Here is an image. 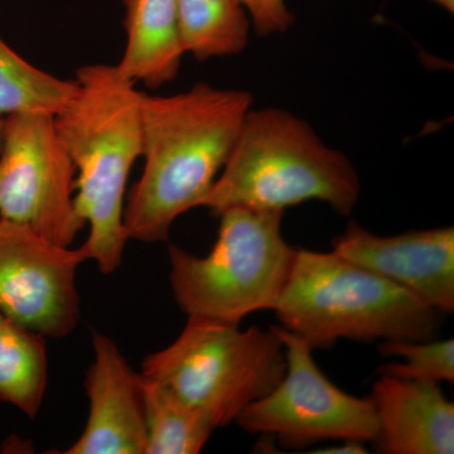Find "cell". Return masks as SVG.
Wrapping results in <instances>:
<instances>
[{
    "label": "cell",
    "mask_w": 454,
    "mask_h": 454,
    "mask_svg": "<svg viewBox=\"0 0 454 454\" xmlns=\"http://www.w3.org/2000/svg\"><path fill=\"white\" fill-rule=\"evenodd\" d=\"M252 109L250 92L205 82L168 97L143 94L145 168L122 216L129 240L167 241L179 216L201 207Z\"/></svg>",
    "instance_id": "1"
},
{
    "label": "cell",
    "mask_w": 454,
    "mask_h": 454,
    "mask_svg": "<svg viewBox=\"0 0 454 454\" xmlns=\"http://www.w3.org/2000/svg\"><path fill=\"white\" fill-rule=\"evenodd\" d=\"M77 91L57 113L56 129L76 169L74 203L89 235L80 247L86 262L112 274L122 262L125 190L131 167L142 155L145 92L124 79L115 65L82 66Z\"/></svg>",
    "instance_id": "2"
},
{
    "label": "cell",
    "mask_w": 454,
    "mask_h": 454,
    "mask_svg": "<svg viewBox=\"0 0 454 454\" xmlns=\"http://www.w3.org/2000/svg\"><path fill=\"white\" fill-rule=\"evenodd\" d=\"M360 195V176L348 155L298 116L265 107L247 113L201 207L216 216L235 207L284 212L316 200L349 216Z\"/></svg>",
    "instance_id": "3"
},
{
    "label": "cell",
    "mask_w": 454,
    "mask_h": 454,
    "mask_svg": "<svg viewBox=\"0 0 454 454\" xmlns=\"http://www.w3.org/2000/svg\"><path fill=\"white\" fill-rule=\"evenodd\" d=\"M280 327L315 348L339 340H432L438 310L414 294L342 258L298 249L291 274L273 309Z\"/></svg>",
    "instance_id": "4"
},
{
    "label": "cell",
    "mask_w": 454,
    "mask_h": 454,
    "mask_svg": "<svg viewBox=\"0 0 454 454\" xmlns=\"http://www.w3.org/2000/svg\"><path fill=\"white\" fill-rule=\"evenodd\" d=\"M283 214L229 208L219 215L207 255L169 247L170 286L182 312L240 325L254 312L273 309L298 250L284 239Z\"/></svg>",
    "instance_id": "5"
},
{
    "label": "cell",
    "mask_w": 454,
    "mask_h": 454,
    "mask_svg": "<svg viewBox=\"0 0 454 454\" xmlns=\"http://www.w3.org/2000/svg\"><path fill=\"white\" fill-rule=\"evenodd\" d=\"M286 369L283 342L273 327L241 331L240 325L188 317L175 342L146 356L140 373L219 429L273 390Z\"/></svg>",
    "instance_id": "6"
},
{
    "label": "cell",
    "mask_w": 454,
    "mask_h": 454,
    "mask_svg": "<svg viewBox=\"0 0 454 454\" xmlns=\"http://www.w3.org/2000/svg\"><path fill=\"white\" fill-rule=\"evenodd\" d=\"M273 328L283 342L286 373L235 422L252 434L274 435L292 450L325 441L375 443L379 424L372 397L340 389L317 366L306 340L280 325Z\"/></svg>",
    "instance_id": "7"
},
{
    "label": "cell",
    "mask_w": 454,
    "mask_h": 454,
    "mask_svg": "<svg viewBox=\"0 0 454 454\" xmlns=\"http://www.w3.org/2000/svg\"><path fill=\"white\" fill-rule=\"evenodd\" d=\"M76 169L49 114L5 116L0 145V217L71 247L86 223L74 208Z\"/></svg>",
    "instance_id": "8"
},
{
    "label": "cell",
    "mask_w": 454,
    "mask_h": 454,
    "mask_svg": "<svg viewBox=\"0 0 454 454\" xmlns=\"http://www.w3.org/2000/svg\"><path fill=\"white\" fill-rule=\"evenodd\" d=\"M85 262L80 247L0 217V313L46 339L68 336L79 324L76 278Z\"/></svg>",
    "instance_id": "9"
},
{
    "label": "cell",
    "mask_w": 454,
    "mask_h": 454,
    "mask_svg": "<svg viewBox=\"0 0 454 454\" xmlns=\"http://www.w3.org/2000/svg\"><path fill=\"white\" fill-rule=\"evenodd\" d=\"M333 252L419 298L442 315L454 310V229L372 234L351 221Z\"/></svg>",
    "instance_id": "10"
},
{
    "label": "cell",
    "mask_w": 454,
    "mask_h": 454,
    "mask_svg": "<svg viewBox=\"0 0 454 454\" xmlns=\"http://www.w3.org/2000/svg\"><path fill=\"white\" fill-rule=\"evenodd\" d=\"M94 360L85 378L90 411L82 434L65 454H145V400L134 372L116 343L92 333Z\"/></svg>",
    "instance_id": "11"
},
{
    "label": "cell",
    "mask_w": 454,
    "mask_h": 454,
    "mask_svg": "<svg viewBox=\"0 0 454 454\" xmlns=\"http://www.w3.org/2000/svg\"><path fill=\"white\" fill-rule=\"evenodd\" d=\"M370 397L379 424L375 443L381 453H454V404L439 384L381 373Z\"/></svg>",
    "instance_id": "12"
},
{
    "label": "cell",
    "mask_w": 454,
    "mask_h": 454,
    "mask_svg": "<svg viewBox=\"0 0 454 454\" xmlns=\"http://www.w3.org/2000/svg\"><path fill=\"white\" fill-rule=\"evenodd\" d=\"M127 46L116 70L151 89L178 76L186 55L179 37L175 0H121Z\"/></svg>",
    "instance_id": "13"
},
{
    "label": "cell",
    "mask_w": 454,
    "mask_h": 454,
    "mask_svg": "<svg viewBox=\"0 0 454 454\" xmlns=\"http://www.w3.org/2000/svg\"><path fill=\"white\" fill-rule=\"evenodd\" d=\"M47 381L46 337L0 313V402L35 419Z\"/></svg>",
    "instance_id": "14"
},
{
    "label": "cell",
    "mask_w": 454,
    "mask_h": 454,
    "mask_svg": "<svg viewBox=\"0 0 454 454\" xmlns=\"http://www.w3.org/2000/svg\"><path fill=\"white\" fill-rule=\"evenodd\" d=\"M184 52L199 61L247 49L252 20L241 0H175Z\"/></svg>",
    "instance_id": "15"
},
{
    "label": "cell",
    "mask_w": 454,
    "mask_h": 454,
    "mask_svg": "<svg viewBox=\"0 0 454 454\" xmlns=\"http://www.w3.org/2000/svg\"><path fill=\"white\" fill-rule=\"evenodd\" d=\"M140 382L145 400V454L201 452L216 430L212 424L160 382L142 373Z\"/></svg>",
    "instance_id": "16"
},
{
    "label": "cell",
    "mask_w": 454,
    "mask_h": 454,
    "mask_svg": "<svg viewBox=\"0 0 454 454\" xmlns=\"http://www.w3.org/2000/svg\"><path fill=\"white\" fill-rule=\"evenodd\" d=\"M76 91V80H62L40 70L0 37V119L16 113L55 116Z\"/></svg>",
    "instance_id": "17"
},
{
    "label": "cell",
    "mask_w": 454,
    "mask_h": 454,
    "mask_svg": "<svg viewBox=\"0 0 454 454\" xmlns=\"http://www.w3.org/2000/svg\"><path fill=\"white\" fill-rule=\"evenodd\" d=\"M385 356L404 358V363H390L379 372L403 380L430 382L454 381V340H385L379 345Z\"/></svg>",
    "instance_id": "18"
},
{
    "label": "cell",
    "mask_w": 454,
    "mask_h": 454,
    "mask_svg": "<svg viewBox=\"0 0 454 454\" xmlns=\"http://www.w3.org/2000/svg\"><path fill=\"white\" fill-rule=\"evenodd\" d=\"M255 32L260 35L286 33L295 18L286 4V0H241Z\"/></svg>",
    "instance_id": "19"
},
{
    "label": "cell",
    "mask_w": 454,
    "mask_h": 454,
    "mask_svg": "<svg viewBox=\"0 0 454 454\" xmlns=\"http://www.w3.org/2000/svg\"><path fill=\"white\" fill-rule=\"evenodd\" d=\"M313 453L319 454H366L365 443L356 441H340L337 446L324 448V450H315Z\"/></svg>",
    "instance_id": "20"
},
{
    "label": "cell",
    "mask_w": 454,
    "mask_h": 454,
    "mask_svg": "<svg viewBox=\"0 0 454 454\" xmlns=\"http://www.w3.org/2000/svg\"><path fill=\"white\" fill-rule=\"evenodd\" d=\"M430 2L435 3L439 7L444 9V11L453 13L454 12V0H430Z\"/></svg>",
    "instance_id": "21"
},
{
    "label": "cell",
    "mask_w": 454,
    "mask_h": 454,
    "mask_svg": "<svg viewBox=\"0 0 454 454\" xmlns=\"http://www.w3.org/2000/svg\"><path fill=\"white\" fill-rule=\"evenodd\" d=\"M3 122H4V119H0V145H2Z\"/></svg>",
    "instance_id": "22"
}]
</instances>
